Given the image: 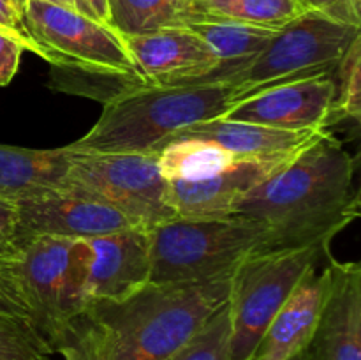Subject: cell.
<instances>
[{"mask_svg": "<svg viewBox=\"0 0 361 360\" xmlns=\"http://www.w3.org/2000/svg\"><path fill=\"white\" fill-rule=\"evenodd\" d=\"M356 157L328 129L293 154L236 203L233 217L270 229V249L330 247L360 215Z\"/></svg>", "mask_w": 361, "mask_h": 360, "instance_id": "obj_1", "label": "cell"}, {"mask_svg": "<svg viewBox=\"0 0 361 360\" xmlns=\"http://www.w3.org/2000/svg\"><path fill=\"white\" fill-rule=\"evenodd\" d=\"M233 272L200 281L148 282L118 302L94 299L83 318L101 328L111 360H168L228 304Z\"/></svg>", "mask_w": 361, "mask_h": 360, "instance_id": "obj_2", "label": "cell"}, {"mask_svg": "<svg viewBox=\"0 0 361 360\" xmlns=\"http://www.w3.org/2000/svg\"><path fill=\"white\" fill-rule=\"evenodd\" d=\"M238 85L204 80L180 85H152L104 104L87 134L67 145L80 152L155 154L176 131L221 119L235 104Z\"/></svg>", "mask_w": 361, "mask_h": 360, "instance_id": "obj_3", "label": "cell"}, {"mask_svg": "<svg viewBox=\"0 0 361 360\" xmlns=\"http://www.w3.org/2000/svg\"><path fill=\"white\" fill-rule=\"evenodd\" d=\"M90 261L87 239L23 240L0 256V292L55 348L90 302Z\"/></svg>", "mask_w": 361, "mask_h": 360, "instance_id": "obj_4", "label": "cell"}, {"mask_svg": "<svg viewBox=\"0 0 361 360\" xmlns=\"http://www.w3.org/2000/svg\"><path fill=\"white\" fill-rule=\"evenodd\" d=\"M150 282L200 281L233 272L240 261L268 251L270 229L242 217H173L150 228Z\"/></svg>", "mask_w": 361, "mask_h": 360, "instance_id": "obj_5", "label": "cell"}, {"mask_svg": "<svg viewBox=\"0 0 361 360\" xmlns=\"http://www.w3.org/2000/svg\"><path fill=\"white\" fill-rule=\"evenodd\" d=\"M330 254V247L259 251L240 261L231 277V360H252L268 325L303 275Z\"/></svg>", "mask_w": 361, "mask_h": 360, "instance_id": "obj_6", "label": "cell"}, {"mask_svg": "<svg viewBox=\"0 0 361 360\" xmlns=\"http://www.w3.org/2000/svg\"><path fill=\"white\" fill-rule=\"evenodd\" d=\"M361 27L305 11L279 28L268 44L231 78L238 85L235 102L291 81L335 74Z\"/></svg>", "mask_w": 361, "mask_h": 360, "instance_id": "obj_7", "label": "cell"}, {"mask_svg": "<svg viewBox=\"0 0 361 360\" xmlns=\"http://www.w3.org/2000/svg\"><path fill=\"white\" fill-rule=\"evenodd\" d=\"M69 150L60 189L109 205L134 224L154 226L176 217L155 154Z\"/></svg>", "mask_w": 361, "mask_h": 360, "instance_id": "obj_8", "label": "cell"}, {"mask_svg": "<svg viewBox=\"0 0 361 360\" xmlns=\"http://www.w3.org/2000/svg\"><path fill=\"white\" fill-rule=\"evenodd\" d=\"M21 20L37 48V55L51 64L53 69L147 80L137 69L122 35L109 25L78 13L74 7L27 0Z\"/></svg>", "mask_w": 361, "mask_h": 360, "instance_id": "obj_9", "label": "cell"}, {"mask_svg": "<svg viewBox=\"0 0 361 360\" xmlns=\"http://www.w3.org/2000/svg\"><path fill=\"white\" fill-rule=\"evenodd\" d=\"M122 37L140 73L152 85L231 80L249 64L222 62L200 35L185 27Z\"/></svg>", "mask_w": 361, "mask_h": 360, "instance_id": "obj_10", "label": "cell"}, {"mask_svg": "<svg viewBox=\"0 0 361 360\" xmlns=\"http://www.w3.org/2000/svg\"><path fill=\"white\" fill-rule=\"evenodd\" d=\"M335 74L291 81L235 102L221 119L282 131H324L334 124Z\"/></svg>", "mask_w": 361, "mask_h": 360, "instance_id": "obj_11", "label": "cell"}, {"mask_svg": "<svg viewBox=\"0 0 361 360\" xmlns=\"http://www.w3.org/2000/svg\"><path fill=\"white\" fill-rule=\"evenodd\" d=\"M16 244L35 236L94 239L134 222L109 205L56 189L16 203Z\"/></svg>", "mask_w": 361, "mask_h": 360, "instance_id": "obj_12", "label": "cell"}, {"mask_svg": "<svg viewBox=\"0 0 361 360\" xmlns=\"http://www.w3.org/2000/svg\"><path fill=\"white\" fill-rule=\"evenodd\" d=\"M150 228L152 226L133 224L87 239L92 251L88 277L90 300L118 302L150 282Z\"/></svg>", "mask_w": 361, "mask_h": 360, "instance_id": "obj_13", "label": "cell"}, {"mask_svg": "<svg viewBox=\"0 0 361 360\" xmlns=\"http://www.w3.org/2000/svg\"><path fill=\"white\" fill-rule=\"evenodd\" d=\"M331 281L309 360H361V265L328 254Z\"/></svg>", "mask_w": 361, "mask_h": 360, "instance_id": "obj_14", "label": "cell"}, {"mask_svg": "<svg viewBox=\"0 0 361 360\" xmlns=\"http://www.w3.org/2000/svg\"><path fill=\"white\" fill-rule=\"evenodd\" d=\"M291 155L235 159L224 172L210 179L200 182H168L169 207L178 217H231L236 203Z\"/></svg>", "mask_w": 361, "mask_h": 360, "instance_id": "obj_15", "label": "cell"}, {"mask_svg": "<svg viewBox=\"0 0 361 360\" xmlns=\"http://www.w3.org/2000/svg\"><path fill=\"white\" fill-rule=\"evenodd\" d=\"M330 267L310 268L261 337L252 360H289L307 349L330 292Z\"/></svg>", "mask_w": 361, "mask_h": 360, "instance_id": "obj_16", "label": "cell"}, {"mask_svg": "<svg viewBox=\"0 0 361 360\" xmlns=\"http://www.w3.org/2000/svg\"><path fill=\"white\" fill-rule=\"evenodd\" d=\"M319 133L321 131H282L240 120L214 119L176 131L166 143L192 138L217 143L235 159H257L295 154Z\"/></svg>", "mask_w": 361, "mask_h": 360, "instance_id": "obj_17", "label": "cell"}, {"mask_svg": "<svg viewBox=\"0 0 361 360\" xmlns=\"http://www.w3.org/2000/svg\"><path fill=\"white\" fill-rule=\"evenodd\" d=\"M69 161V147L34 150L0 145V198L18 203L60 189Z\"/></svg>", "mask_w": 361, "mask_h": 360, "instance_id": "obj_18", "label": "cell"}, {"mask_svg": "<svg viewBox=\"0 0 361 360\" xmlns=\"http://www.w3.org/2000/svg\"><path fill=\"white\" fill-rule=\"evenodd\" d=\"M109 25L120 35H137L200 20L196 0H108Z\"/></svg>", "mask_w": 361, "mask_h": 360, "instance_id": "obj_19", "label": "cell"}, {"mask_svg": "<svg viewBox=\"0 0 361 360\" xmlns=\"http://www.w3.org/2000/svg\"><path fill=\"white\" fill-rule=\"evenodd\" d=\"M162 176L168 182H200L224 172L235 157L204 140H175L155 152Z\"/></svg>", "mask_w": 361, "mask_h": 360, "instance_id": "obj_20", "label": "cell"}, {"mask_svg": "<svg viewBox=\"0 0 361 360\" xmlns=\"http://www.w3.org/2000/svg\"><path fill=\"white\" fill-rule=\"evenodd\" d=\"M185 28L200 35L222 62L247 64L268 44L277 30L201 14Z\"/></svg>", "mask_w": 361, "mask_h": 360, "instance_id": "obj_21", "label": "cell"}, {"mask_svg": "<svg viewBox=\"0 0 361 360\" xmlns=\"http://www.w3.org/2000/svg\"><path fill=\"white\" fill-rule=\"evenodd\" d=\"M197 13L279 30L305 13L298 0H196Z\"/></svg>", "mask_w": 361, "mask_h": 360, "instance_id": "obj_22", "label": "cell"}, {"mask_svg": "<svg viewBox=\"0 0 361 360\" xmlns=\"http://www.w3.org/2000/svg\"><path fill=\"white\" fill-rule=\"evenodd\" d=\"M53 353L30 320L0 314V360H51Z\"/></svg>", "mask_w": 361, "mask_h": 360, "instance_id": "obj_23", "label": "cell"}, {"mask_svg": "<svg viewBox=\"0 0 361 360\" xmlns=\"http://www.w3.org/2000/svg\"><path fill=\"white\" fill-rule=\"evenodd\" d=\"M229 339H231V318H229V306L224 304L204 323V327L168 360H231Z\"/></svg>", "mask_w": 361, "mask_h": 360, "instance_id": "obj_24", "label": "cell"}, {"mask_svg": "<svg viewBox=\"0 0 361 360\" xmlns=\"http://www.w3.org/2000/svg\"><path fill=\"white\" fill-rule=\"evenodd\" d=\"M361 116V37L356 39L335 71L334 122Z\"/></svg>", "mask_w": 361, "mask_h": 360, "instance_id": "obj_25", "label": "cell"}, {"mask_svg": "<svg viewBox=\"0 0 361 360\" xmlns=\"http://www.w3.org/2000/svg\"><path fill=\"white\" fill-rule=\"evenodd\" d=\"M53 349L60 353L63 360H111L104 334L87 318L74 321Z\"/></svg>", "mask_w": 361, "mask_h": 360, "instance_id": "obj_26", "label": "cell"}, {"mask_svg": "<svg viewBox=\"0 0 361 360\" xmlns=\"http://www.w3.org/2000/svg\"><path fill=\"white\" fill-rule=\"evenodd\" d=\"M303 11H314L335 21L361 27V13L355 9L351 0H298Z\"/></svg>", "mask_w": 361, "mask_h": 360, "instance_id": "obj_27", "label": "cell"}, {"mask_svg": "<svg viewBox=\"0 0 361 360\" xmlns=\"http://www.w3.org/2000/svg\"><path fill=\"white\" fill-rule=\"evenodd\" d=\"M23 52L25 46L16 37L0 30V87H6L13 81Z\"/></svg>", "mask_w": 361, "mask_h": 360, "instance_id": "obj_28", "label": "cell"}, {"mask_svg": "<svg viewBox=\"0 0 361 360\" xmlns=\"http://www.w3.org/2000/svg\"><path fill=\"white\" fill-rule=\"evenodd\" d=\"M0 30L7 32L13 37H16L25 46L27 52H32L37 55V48H35L34 42L28 37L27 30L23 27V20H21V13L14 6L13 0H0Z\"/></svg>", "mask_w": 361, "mask_h": 360, "instance_id": "obj_29", "label": "cell"}, {"mask_svg": "<svg viewBox=\"0 0 361 360\" xmlns=\"http://www.w3.org/2000/svg\"><path fill=\"white\" fill-rule=\"evenodd\" d=\"M16 203L0 198V256L11 253L16 246Z\"/></svg>", "mask_w": 361, "mask_h": 360, "instance_id": "obj_30", "label": "cell"}, {"mask_svg": "<svg viewBox=\"0 0 361 360\" xmlns=\"http://www.w3.org/2000/svg\"><path fill=\"white\" fill-rule=\"evenodd\" d=\"M74 9L102 25H109L108 0H73ZM111 27V25H109Z\"/></svg>", "mask_w": 361, "mask_h": 360, "instance_id": "obj_31", "label": "cell"}, {"mask_svg": "<svg viewBox=\"0 0 361 360\" xmlns=\"http://www.w3.org/2000/svg\"><path fill=\"white\" fill-rule=\"evenodd\" d=\"M0 314H11V316L25 318V314L21 313V311L18 309V307L14 306V304L11 302L9 299H6V296L2 295V292H0ZM27 320H28V318H27Z\"/></svg>", "mask_w": 361, "mask_h": 360, "instance_id": "obj_32", "label": "cell"}, {"mask_svg": "<svg viewBox=\"0 0 361 360\" xmlns=\"http://www.w3.org/2000/svg\"><path fill=\"white\" fill-rule=\"evenodd\" d=\"M289 360H309V353H307V349H303V352H300L298 355L291 356Z\"/></svg>", "mask_w": 361, "mask_h": 360, "instance_id": "obj_33", "label": "cell"}, {"mask_svg": "<svg viewBox=\"0 0 361 360\" xmlns=\"http://www.w3.org/2000/svg\"><path fill=\"white\" fill-rule=\"evenodd\" d=\"M46 2H53V4H60V6H67V7H74L73 0H46Z\"/></svg>", "mask_w": 361, "mask_h": 360, "instance_id": "obj_34", "label": "cell"}, {"mask_svg": "<svg viewBox=\"0 0 361 360\" xmlns=\"http://www.w3.org/2000/svg\"><path fill=\"white\" fill-rule=\"evenodd\" d=\"M13 4L18 7V11L23 14V9H25V4H27V0H13Z\"/></svg>", "mask_w": 361, "mask_h": 360, "instance_id": "obj_35", "label": "cell"}, {"mask_svg": "<svg viewBox=\"0 0 361 360\" xmlns=\"http://www.w3.org/2000/svg\"><path fill=\"white\" fill-rule=\"evenodd\" d=\"M351 4L355 6V9L358 11V13H361V0H351Z\"/></svg>", "mask_w": 361, "mask_h": 360, "instance_id": "obj_36", "label": "cell"}]
</instances>
